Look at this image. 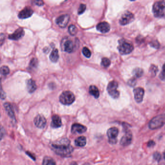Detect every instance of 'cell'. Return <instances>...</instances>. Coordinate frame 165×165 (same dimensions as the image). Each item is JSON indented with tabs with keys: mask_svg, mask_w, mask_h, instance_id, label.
Instances as JSON below:
<instances>
[{
	"mask_svg": "<svg viewBox=\"0 0 165 165\" xmlns=\"http://www.w3.org/2000/svg\"><path fill=\"white\" fill-rule=\"evenodd\" d=\"M120 54L121 55H126L129 54L134 49V46L132 44L126 41L121 40L118 47Z\"/></svg>",
	"mask_w": 165,
	"mask_h": 165,
	"instance_id": "obj_5",
	"label": "cell"
},
{
	"mask_svg": "<svg viewBox=\"0 0 165 165\" xmlns=\"http://www.w3.org/2000/svg\"><path fill=\"white\" fill-rule=\"evenodd\" d=\"M118 84L115 81L109 82L107 87L108 93L113 98L117 99L119 97L120 93L117 90Z\"/></svg>",
	"mask_w": 165,
	"mask_h": 165,
	"instance_id": "obj_6",
	"label": "cell"
},
{
	"mask_svg": "<svg viewBox=\"0 0 165 165\" xmlns=\"http://www.w3.org/2000/svg\"><path fill=\"white\" fill-rule=\"evenodd\" d=\"M75 144L76 146L79 147H83L86 144V139L85 136H79L76 139Z\"/></svg>",
	"mask_w": 165,
	"mask_h": 165,
	"instance_id": "obj_23",
	"label": "cell"
},
{
	"mask_svg": "<svg viewBox=\"0 0 165 165\" xmlns=\"http://www.w3.org/2000/svg\"><path fill=\"white\" fill-rule=\"evenodd\" d=\"M82 53L84 55V56L88 58H89L91 56V52L89 50V49H88L87 47L83 48V49H82Z\"/></svg>",
	"mask_w": 165,
	"mask_h": 165,
	"instance_id": "obj_30",
	"label": "cell"
},
{
	"mask_svg": "<svg viewBox=\"0 0 165 165\" xmlns=\"http://www.w3.org/2000/svg\"><path fill=\"white\" fill-rule=\"evenodd\" d=\"M34 3L37 6H42L44 5V1L42 0H34Z\"/></svg>",
	"mask_w": 165,
	"mask_h": 165,
	"instance_id": "obj_35",
	"label": "cell"
},
{
	"mask_svg": "<svg viewBox=\"0 0 165 165\" xmlns=\"http://www.w3.org/2000/svg\"><path fill=\"white\" fill-rule=\"evenodd\" d=\"M162 72L165 73V63L164 64V65H163V71Z\"/></svg>",
	"mask_w": 165,
	"mask_h": 165,
	"instance_id": "obj_42",
	"label": "cell"
},
{
	"mask_svg": "<svg viewBox=\"0 0 165 165\" xmlns=\"http://www.w3.org/2000/svg\"><path fill=\"white\" fill-rule=\"evenodd\" d=\"M86 6L84 4H81L78 9V14L79 15L83 14L86 10Z\"/></svg>",
	"mask_w": 165,
	"mask_h": 165,
	"instance_id": "obj_33",
	"label": "cell"
},
{
	"mask_svg": "<svg viewBox=\"0 0 165 165\" xmlns=\"http://www.w3.org/2000/svg\"><path fill=\"white\" fill-rule=\"evenodd\" d=\"M4 39H5L4 34H1V45L3 44V42L4 41Z\"/></svg>",
	"mask_w": 165,
	"mask_h": 165,
	"instance_id": "obj_39",
	"label": "cell"
},
{
	"mask_svg": "<svg viewBox=\"0 0 165 165\" xmlns=\"http://www.w3.org/2000/svg\"><path fill=\"white\" fill-rule=\"evenodd\" d=\"M143 74V70L140 68H136L133 71V75L135 78H139L142 76Z\"/></svg>",
	"mask_w": 165,
	"mask_h": 165,
	"instance_id": "obj_24",
	"label": "cell"
},
{
	"mask_svg": "<svg viewBox=\"0 0 165 165\" xmlns=\"http://www.w3.org/2000/svg\"><path fill=\"white\" fill-rule=\"evenodd\" d=\"M89 93L94 96V98H98L99 96V91L95 85H91L89 87Z\"/></svg>",
	"mask_w": 165,
	"mask_h": 165,
	"instance_id": "obj_21",
	"label": "cell"
},
{
	"mask_svg": "<svg viewBox=\"0 0 165 165\" xmlns=\"http://www.w3.org/2000/svg\"><path fill=\"white\" fill-rule=\"evenodd\" d=\"M159 78L162 80H165V73L162 72L159 75Z\"/></svg>",
	"mask_w": 165,
	"mask_h": 165,
	"instance_id": "obj_38",
	"label": "cell"
},
{
	"mask_svg": "<svg viewBox=\"0 0 165 165\" xmlns=\"http://www.w3.org/2000/svg\"><path fill=\"white\" fill-rule=\"evenodd\" d=\"M165 0L156 2L153 6V12L157 18H161L165 15Z\"/></svg>",
	"mask_w": 165,
	"mask_h": 165,
	"instance_id": "obj_3",
	"label": "cell"
},
{
	"mask_svg": "<svg viewBox=\"0 0 165 165\" xmlns=\"http://www.w3.org/2000/svg\"><path fill=\"white\" fill-rule=\"evenodd\" d=\"M155 142L153 141H149L148 143V146L149 147H153V146H154V145H155Z\"/></svg>",
	"mask_w": 165,
	"mask_h": 165,
	"instance_id": "obj_37",
	"label": "cell"
},
{
	"mask_svg": "<svg viewBox=\"0 0 165 165\" xmlns=\"http://www.w3.org/2000/svg\"><path fill=\"white\" fill-rule=\"evenodd\" d=\"M134 98L136 102L141 103L143 100L144 95V90L141 87L136 88L134 89Z\"/></svg>",
	"mask_w": 165,
	"mask_h": 165,
	"instance_id": "obj_11",
	"label": "cell"
},
{
	"mask_svg": "<svg viewBox=\"0 0 165 165\" xmlns=\"http://www.w3.org/2000/svg\"><path fill=\"white\" fill-rule=\"evenodd\" d=\"M132 139V135L130 131H126L124 136L121 138L120 144L123 146H128L131 143Z\"/></svg>",
	"mask_w": 165,
	"mask_h": 165,
	"instance_id": "obj_13",
	"label": "cell"
},
{
	"mask_svg": "<svg viewBox=\"0 0 165 165\" xmlns=\"http://www.w3.org/2000/svg\"><path fill=\"white\" fill-rule=\"evenodd\" d=\"M136 78H135V76H133V78H131L128 81V84L131 87H134L136 84Z\"/></svg>",
	"mask_w": 165,
	"mask_h": 165,
	"instance_id": "obj_32",
	"label": "cell"
},
{
	"mask_svg": "<svg viewBox=\"0 0 165 165\" xmlns=\"http://www.w3.org/2000/svg\"><path fill=\"white\" fill-rule=\"evenodd\" d=\"M153 156H154V159L156 160V161H158V162H159L161 159V154L158 152L154 153Z\"/></svg>",
	"mask_w": 165,
	"mask_h": 165,
	"instance_id": "obj_34",
	"label": "cell"
},
{
	"mask_svg": "<svg viewBox=\"0 0 165 165\" xmlns=\"http://www.w3.org/2000/svg\"><path fill=\"white\" fill-rule=\"evenodd\" d=\"M119 131L116 127H111L108 129L107 136L109 139V143L115 144L117 142V137L118 135Z\"/></svg>",
	"mask_w": 165,
	"mask_h": 165,
	"instance_id": "obj_7",
	"label": "cell"
},
{
	"mask_svg": "<svg viewBox=\"0 0 165 165\" xmlns=\"http://www.w3.org/2000/svg\"><path fill=\"white\" fill-rule=\"evenodd\" d=\"M69 20V16L67 14H64V15H61L58 18H57V19H56V22L60 27L64 28L67 26Z\"/></svg>",
	"mask_w": 165,
	"mask_h": 165,
	"instance_id": "obj_9",
	"label": "cell"
},
{
	"mask_svg": "<svg viewBox=\"0 0 165 165\" xmlns=\"http://www.w3.org/2000/svg\"><path fill=\"white\" fill-rule=\"evenodd\" d=\"M163 156H164V158L165 159V152H164V154H163Z\"/></svg>",
	"mask_w": 165,
	"mask_h": 165,
	"instance_id": "obj_43",
	"label": "cell"
},
{
	"mask_svg": "<svg viewBox=\"0 0 165 165\" xmlns=\"http://www.w3.org/2000/svg\"><path fill=\"white\" fill-rule=\"evenodd\" d=\"M111 62V61L109 59L107 58H103L102 59V61H101V65L103 66V67H108L110 66Z\"/></svg>",
	"mask_w": 165,
	"mask_h": 165,
	"instance_id": "obj_27",
	"label": "cell"
},
{
	"mask_svg": "<svg viewBox=\"0 0 165 165\" xmlns=\"http://www.w3.org/2000/svg\"><path fill=\"white\" fill-rule=\"evenodd\" d=\"M150 45L151 46L156 48V49H157L159 46V44L157 41H153L152 42L150 43Z\"/></svg>",
	"mask_w": 165,
	"mask_h": 165,
	"instance_id": "obj_36",
	"label": "cell"
},
{
	"mask_svg": "<svg viewBox=\"0 0 165 165\" xmlns=\"http://www.w3.org/2000/svg\"><path fill=\"white\" fill-rule=\"evenodd\" d=\"M131 1H135V0H130Z\"/></svg>",
	"mask_w": 165,
	"mask_h": 165,
	"instance_id": "obj_44",
	"label": "cell"
},
{
	"mask_svg": "<svg viewBox=\"0 0 165 165\" xmlns=\"http://www.w3.org/2000/svg\"><path fill=\"white\" fill-rule=\"evenodd\" d=\"M53 151L58 155L61 156H69L73 151V148L70 145V141L67 139H64L57 143L51 145Z\"/></svg>",
	"mask_w": 165,
	"mask_h": 165,
	"instance_id": "obj_1",
	"label": "cell"
},
{
	"mask_svg": "<svg viewBox=\"0 0 165 165\" xmlns=\"http://www.w3.org/2000/svg\"><path fill=\"white\" fill-rule=\"evenodd\" d=\"M42 164L43 165H55L56 163L52 158L46 156L44 157Z\"/></svg>",
	"mask_w": 165,
	"mask_h": 165,
	"instance_id": "obj_25",
	"label": "cell"
},
{
	"mask_svg": "<svg viewBox=\"0 0 165 165\" xmlns=\"http://www.w3.org/2000/svg\"><path fill=\"white\" fill-rule=\"evenodd\" d=\"M110 25L106 22H102L98 23L96 26V29L98 31L102 33H106L110 30Z\"/></svg>",
	"mask_w": 165,
	"mask_h": 165,
	"instance_id": "obj_17",
	"label": "cell"
},
{
	"mask_svg": "<svg viewBox=\"0 0 165 165\" xmlns=\"http://www.w3.org/2000/svg\"><path fill=\"white\" fill-rule=\"evenodd\" d=\"M74 94L70 91H64L60 95L59 100L61 104L64 105H70L75 101Z\"/></svg>",
	"mask_w": 165,
	"mask_h": 165,
	"instance_id": "obj_4",
	"label": "cell"
},
{
	"mask_svg": "<svg viewBox=\"0 0 165 165\" xmlns=\"http://www.w3.org/2000/svg\"><path fill=\"white\" fill-rule=\"evenodd\" d=\"M4 106L6 109V111L8 114V116H9L11 119L15 121V115H14V111H13L11 105L9 103H5L4 104Z\"/></svg>",
	"mask_w": 165,
	"mask_h": 165,
	"instance_id": "obj_20",
	"label": "cell"
},
{
	"mask_svg": "<svg viewBox=\"0 0 165 165\" xmlns=\"http://www.w3.org/2000/svg\"><path fill=\"white\" fill-rule=\"evenodd\" d=\"M134 15L129 12H126L120 18L119 23L121 25H126L129 24L134 21Z\"/></svg>",
	"mask_w": 165,
	"mask_h": 165,
	"instance_id": "obj_8",
	"label": "cell"
},
{
	"mask_svg": "<svg viewBox=\"0 0 165 165\" xmlns=\"http://www.w3.org/2000/svg\"><path fill=\"white\" fill-rule=\"evenodd\" d=\"M1 99H4V98L6 97V94L4 91H3L2 89H1Z\"/></svg>",
	"mask_w": 165,
	"mask_h": 165,
	"instance_id": "obj_40",
	"label": "cell"
},
{
	"mask_svg": "<svg viewBox=\"0 0 165 165\" xmlns=\"http://www.w3.org/2000/svg\"><path fill=\"white\" fill-rule=\"evenodd\" d=\"M149 72L152 76H156L158 72V68L157 66L154 65H151V66L150 67Z\"/></svg>",
	"mask_w": 165,
	"mask_h": 165,
	"instance_id": "obj_28",
	"label": "cell"
},
{
	"mask_svg": "<svg viewBox=\"0 0 165 165\" xmlns=\"http://www.w3.org/2000/svg\"><path fill=\"white\" fill-rule=\"evenodd\" d=\"M165 124V114L159 115L153 118L149 123V127L152 130L162 127Z\"/></svg>",
	"mask_w": 165,
	"mask_h": 165,
	"instance_id": "obj_2",
	"label": "cell"
},
{
	"mask_svg": "<svg viewBox=\"0 0 165 165\" xmlns=\"http://www.w3.org/2000/svg\"><path fill=\"white\" fill-rule=\"evenodd\" d=\"M34 123L36 127L43 129L46 126V120L42 115H37L34 118Z\"/></svg>",
	"mask_w": 165,
	"mask_h": 165,
	"instance_id": "obj_10",
	"label": "cell"
},
{
	"mask_svg": "<svg viewBox=\"0 0 165 165\" xmlns=\"http://www.w3.org/2000/svg\"><path fill=\"white\" fill-rule=\"evenodd\" d=\"M34 13L33 10L29 7H26L19 13L18 16L21 19H26L30 18Z\"/></svg>",
	"mask_w": 165,
	"mask_h": 165,
	"instance_id": "obj_16",
	"label": "cell"
},
{
	"mask_svg": "<svg viewBox=\"0 0 165 165\" xmlns=\"http://www.w3.org/2000/svg\"><path fill=\"white\" fill-rule=\"evenodd\" d=\"M37 66H38V61L36 58H33L30 61V67L31 68H36Z\"/></svg>",
	"mask_w": 165,
	"mask_h": 165,
	"instance_id": "obj_31",
	"label": "cell"
},
{
	"mask_svg": "<svg viewBox=\"0 0 165 165\" xmlns=\"http://www.w3.org/2000/svg\"><path fill=\"white\" fill-rule=\"evenodd\" d=\"M68 31L71 36H75L78 32V29L74 25H70L68 27Z\"/></svg>",
	"mask_w": 165,
	"mask_h": 165,
	"instance_id": "obj_26",
	"label": "cell"
},
{
	"mask_svg": "<svg viewBox=\"0 0 165 165\" xmlns=\"http://www.w3.org/2000/svg\"><path fill=\"white\" fill-rule=\"evenodd\" d=\"M26 85H27V89L28 92L30 93H34L37 88V86L36 82L32 79L28 80L26 82Z\"/></svg>",
	"mask_w": 165,
	"mask_h": 165,
	"instance_id": "obj_19",
	"label": "cell"
},
{
	"mask_svg": "<svg viewBox=\"0 0 165 165\" xmlns=\"http://www.w3.org/2000/svg\"><path fill=\"white\" fill-rule=\"evenodd\" d=\"M9 68L7 66H3L1 68V72L2 75L6 76L9 73Z\"/></svg>",
	"mask_w": 165,
	"mask_h": 165,
	"instance_id": "obj_29",
	"label": "cell"
},
{
	"mask_svg": "<svg viewBox=\"0 0 165 165\" xmlns=\"http://www.w3.org/2000/svg\"><path fill=\"white\" fill-rule=\"evenodd\" d=\"M49 58L53 63H56L58 61L59 58V55L58 50L57 49H54L52 50L49 56Z\"/></svg>",
	"mask_w": 165,
	"mask_h": 165,
	"instance_id": "obj_22",
	"label": "cell"
},
{
	"mask_svg": "<svg viewBox=\"0 0 165 165\" xmlns=\"http://www.w3.org/2000/svg\"><path fill=\"white\" fill-rule=\"evenodd\" d=\"M61 119L57 115H54L52 117V121L51 124V126L53 128H58L61 126Z\"/></svg>",
	"mask_w": 165,
	"mask_h": 165,
	"instance_id": "obj_18",
	"label": "cell"
},
{
	"mask_svg": "<svg viewBox=\"0 0 165 165\" xmlns=\"http://www.w3.org/2000/svg\"><path fill=\"white\" fill-rule=\"evenodd\" d=\"M86 127L79 124H74L71 127V132L73 134H82L86 132Z\"/></svg>",
	"mask_w": 165,
	"mask_h": 165,
	"instance_id": "obj_15",
	"label": "cell"
},
{
	"mask_svg": "<svg viewBox=\"0 0 165 165\" xmlns=\"http://www.w3.org/2000/svg\"><path fill=\"white\" fill-rule=\"evenodd\" d=\"M26 153H27V154H28L29 156H30L31 158H32L34 160H36V158L34 157V156H33L32 154H31V153H29V152H26Z\"/></svg>",
	"mask_w": 165,
	"mask_h": 165,
	"instance_id": "obj_41",
	"label": "cell"
},
{
	"mask_svg": "<svg viewBox=\"0 0 165 165\" xmlns=\"http://www.w3.org/2000/svg\"><path fill=\"white\" fill-rule=\"evenodd\" d=\"M24 31L22 28H19L15 31L12 34H10L9 38L13 40H18L20 39L24 36Z\"/></svg>",
	"mask_w": 165,
	"mask_h": 165,
	"instance_id": "obj_14",
	"label": "cell"
},
{
	"mask_svg": "<svg viewBox=\"0 0 165 165\" xmlns=\"http://www.w3.org/2000/svg\"><path fill=\"white\" fill-rule=\"evenodd\" d=\"M62 48L64 51L68 53H71L74 51V44L70 39H66L62 42Z\"/></svg>",
	"mask_w": 165,
	"mask_h": 165,
	"instance_id": "obj_12",
	"label": "cell"
}]
</instances>
